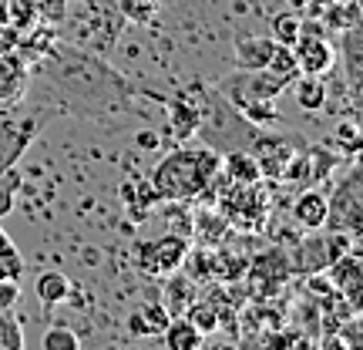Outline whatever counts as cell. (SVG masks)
I'll return each mask as SVG.
<instances>
[{"label":"cell","instance_id":"cell-1","mask_svg":"<svg viewBox=\"0 0 363 350\" xmlns=\"http://www.w3.org/2000/svg\"><path fill=\"white\" fill-rule=\"evenodd\" d=\"M34 88L48 91L67 111L94 118L98 111H131V84L104 65L101 54L81 51L74 44H54L48 61L34 71Z\"/></svg>","mask_w":363,"mask_h":350},{"label":"cell","instance_id":"cell-2","mask_svg":"<svg viewBox=\"0 0 363 350\" xmlns=\"http://www.w3.org/2000/svg\"><path fill=\"white\" fill-rule=\"evenodd\" d=\"M222 155L216 148H199V145H182L152 172V189H155L158 202H192L206 192L212 175L219 172Z\"/></svg>","mask_w":363,"mask_h":350},{"label":"cell","instance_id":"cell-3","mask_svg":"<svg viewBox=\"0 0 363 350\" xmlns=\"http://www.w3.org/2000/svg\"><path fill=\"white\" fill-rule=\"evenodd\" d=\"M125 24L128 21L118 13L115 0H71L61 21L67 44L101 58L115 51V44L125 34Z\"/></svg>","mask_w":363,"mask_h":350},{"label":"cell","instance_id":"cell-4","mask_svg":"<svg viewBox=\"0 0 363 350\" xmlns=\"http://www.w3.org/2000/svg\"><path fill=\"white\" fill-rule=\"evenodd\" d=\"M360 222H363V182H360V165L353 162L347 175L337 182L333 199H326L323 229H337V233L360 239Z\"/></svg>","mask_w":363,"mask_h":350},{"label":"cell","instance_id":"cell-5","mask_svg":"<svg viewBox=\"0 0 363 350\" xmlns=\"http://www.w3.org/2000/svg\"><path fill=\"white\" fill-rule=\"evenodd\" d=\"M357 249V239L347 233H337V229H310V236L293 249V273H310V276H320V273L330 266L333 260H340L343 253Z\"/></svg>","mask_w":363,"mask_h":350},{"label":"cell","instance_id":"cell-6","mask_svg":"<svg viewBox=\"0 0 363 350\" xmlns=\"http://www.w3.org/2000/svg\"><path fill=\"white\" fill-rule=\"evenodd\" d=\"M229 185L233 189L216 199L222 219L229 226H239V229L262 226V219H266V195H262L259 182H229Z\"/></svg>","mask_w":363,"mask_h":350},{"label":"cell","instance_id":"cell-7","mask_svg":"<svg viewBox=\"0 0 363 350\" xmlns=\"http://www.w3.org/2000/svg\"><path fill=\"white\" fill-rule=\"evenodd\" d=\"M189 246L192 243H189L185 233H169V236H158V239H148V243H138L135 266L145 276H169V273H175L182 266Z\"/></svg>","mask_w":363,"mask_h":350},{"label":"cell","instance_id":"cell-8","mask_svg":"<svg viewBox=\"0 0 363 350\" xmlns=\"http://www.w3.org/2000/svg\"><path fill=\"white\" fill-rule=\"evenodd\" d=\"M323 276L333 283V290L340 293V300L350 307L353 313H360V303H363V266H360V253L350 249L343 253L340 260H333L330 266L323 270Z\"/></svg>","mask_w":363,"mask_h":350},{"label":"cell","instance_id":"cell-9","mask_svg":"<svg viewBox=\"0 0 363 350\" xmlns=\"http://www.w3.org/2000/svg\"><path fill=\"white\" fill-rule=\"evenodd\" d=\"M38 131H40V121L34 115L30 118H4V121H0V175L21 162V155L34 145Z\"/></svg>","mask_w":363,"mask_h":350},{"label":"cell","instance_id":"cell-10","mask_svg":"<svg viewBox=\"0 0 363 350\" xmlns=\"http://www.w3.org/2000/svg\"><path fill=\"white\" fill-rule=\"evenodd\" d=\"M293 54H296L299 75H326L337 65V51L323 38V31H303L293 44Z\"/></svg>","mask_w":363,"mask_h":350},{"label":"cell","instance_id":"cell-11","mask_svg":"<svg viewBox=\"0 0 363 350\" xmlns=\"http://www.w3.org/2000/svg\"><path fill=\"white\" fill-rule=\"evenodd\" d=\"M195 300H199V283H195L192 276H189L185 270L169 273L165 290H162V307L169 310V317H182Z\"/></svg>","mask_w":363,"mask_h":350},{"label":"cell","instance_id":"cell-12","mask_svg":"<svg viewBox=\"0 0 363 350\" xmlns=\"http://www.w3.org/2000/svg\"><path fill=\"white\" fill-rule=\"evenodd\" d=\"M293 222L303 229H323L326 226V195L316 189H303L293 202Z\"/></svg>","mask_w":363,"mask_h":350},{"label":"cell","instance_id":"cell-13","mask_svg":"<svg viewBox=\"0 0 363 350\" xmlns=\"http://www.w3.org/2000/svg\"><path fill=\"white\" fill-rule=\"evenodd\" d=\"M293 88V102L303 111H323L326 108V81L323 75H296L289 81Z\"/></svg>","mask_w":363,"mask_h":350},{"label":"cell","instance_id":"cell-14","mask_svg":"<svg viewBox=\"0 0 363 350\" xmlns=\"http://www.w3.org/2000/svg\"><path fill=\"white\" fill-rule=\"evenodd\" d=\"M219 172L225 175L229 182H262V172H259V162L252 152L246 148H233V152H222V165Z\"/></svg>","mask_w":363,"mask_h":350},{"label":"cell","instance_id":"cell-15","mask_svg":"<svg viewBox=\"0 0 363 350\" xmlns=\"http://www.w3.org/2000/svg\"><path fill=\"white\" fill-rule=\"evenodd\" d=\"M71 290H74V283H71L61 270H44L38 280H34V293H38V300L44 307H61V303H67V300H71Z\"/></svg>","mask_w":363,"mask_h":350},{"label":"cell","instance_id":"cell-16","mask_svg":"<svg viewBox=\"0 0 363 350\" xmlns=\"http://www.w3.org/2000/svg\"><path fill=\"white\" fill-rule=\"evenodd\" d=\"M360 58H363V44H360V24L343 27V61H347V84H350V94L357 98L360 94Z\"/></svg>","mask_w":363,"mask_h":350},{"label":"cell","instance_id":"cell-17","mask_svg":"<svg viewBox=\"0 0 363 350\" xmlns=\"http://www.w3.org/2000/svg\"><path fill=\"white\" fill-rule=\"evenodd\" d=\"M272 51H276V40L272 38H239L235 40V65L239 67H266Z\"/></svg>","mask_w":363,"mask_h":350},{"label":"cell","instance_id":"cell-18","mask_svg":"<svg viewBox=\"0 0 363 350\" xmlns=\"http://www.w3.org/2000/svg\"><path fill=\"white\" fill-rule=\"evenodd\" d=\"M162 340H165L169 350H195V347H202L206 337H202L185 317H172L169 324H165V330H162Z\"/></svg>","mask_w":363,"mask_h":350},{"label":"cell","instance_id":"cell-19","mask_svg":"<svg viewBox=\"0 0 363 350\" xmlns=\"http://www.w3.org/2000/svg\"><path fill=\"white\" fill-rule=\"evenodd\" d=\"M24 84H27V71L21 65V58H13V54L0 58V102L17 98L24 91Z\"/></svg>","mask_w":363,"mask_h":350},{"label":"cell","instance_id":"cell-20","mask_svg":"<svg viewBox=\"0 0 363 350\" xmlns=\"http://www.w3.org/2000/svg\"><path fill=\"white\" fill-rule=\"evenodd\" d=\"M169 118H172V128H175V138H192L195 125H199V104H192L185 94L169 102Z\"/></svg>","mask_w":363,"mask_h":350},{"label":"cell","instance_id":"cell-21","mask_svg":"<svg viewBox=\"0 0 363 350\" xmlns=\"http://www.w3.org/2000/svg\"><path fill=\"white\" fill-rule=\"evenodd\" d=\"M195 229H199V239L202 246H225V236H229V222L222 219L216 209H206L199 219H195Z\"/></svg>","mask_w":363,"mask_h":350},{"label":"cell","instance_id":"cell-22","mask_svg":"<svg viewBox=\"0 0 363 350\" xmlns=\"http://www.w3.org/2000/svg\"><path fill=\"white\" fill-rule=\"evenodd\" d=\"M199 297H202V293H199ZM182 317H185V320H189V324H192L195 330L202 334V337H212V334L219 330V313H216V307H212L206 297L195 300V303L185 313H182Z\"/></svg>","mask_w":363,"mask_h":350},{"label":"cell","instance_id":"cell-23","mask_svg":"<svg viewBox=\"0 0 363 350\" xmlns=\"http://www.w3.org/2000/svg\"><path fill=\"white\" fill-rule=\"evenodd\" d=\"M24 276V256L11 236L0 229V280H21Z\"/></svg>","mask_w":363,"mask_h":350},{"label":"cell","instance_id":"cell-24","mask_svg":"<svg viewBox=\"0 0 363 350\" xmlns=\"http://www.w3.org/2000/svg\"><path fill=\"white\" fill-rule=\"evenodd\" d=\"M333 145L337 152H343L347 158H357L360 155V145H363V135H360V125L347 118V121H337V131H333Z\"/></svg>","mask_w":363,"mask_h":350},{"label":"cell","instance_id":"cell-25","mask_svg":"<svg viewBox=\"0 0 363 350\" xmlns=\"http://www.w3.org/2000/svg\"><path fill=\"white\" fill-rule=\"evenodd\" d=\"M299 34H303V21H299V17H293V13H276V17L269 21V38L276 40V44L293 48Z\"/></svg>","mask_w":363,"mask_h":350},{"label":"cell","instance_id":"cell-26","mask_svg":"<svg viewBox=\"0 0 363 350\" xmlns=\"http://www.w3.org/2000/svg\"><path fill=\"white\" fill-rule=\"evenodd\" d=\"M115 7L128 24H148L158 13V0H115Z\"/></svg>","mask_w":363,"mask_h":350},{"label":"cell","instance_id":"cell-27","mask_svg":"<svg viewBox=\"0 0 363 350\" xmlns=\"http://www.w3.org/2000/svg\"><path fill=\"white\" fill-rule=\"evenodd\" d=\"M7 24L13 31L38 27V7H34V0H7Z\"/></svg>","mask_w":363,"mask_h":350},{"label":"cell","instance_id":"cell-28","mask_svg":"<svg viewBox=\"0 0 363 350\" xmlns=\"http://www.w3.org/2000/svg\"><path fill=\"white\" fill-rule=\"evenodd\" d=\"M78 334L65 324H51L44 330V337H40V347L44 350H78Z\"/></svg>","mask_w":363,"mask_h":350},{"label":"cell","instance_id":"cell-29","mask_svg":"<svg viewBox=\"0 0 363 350\" xmlns=\"http://www.w3.org/2000/svg\"><path fill=\"white\" fill-rule=\"evenodd\" d=\"M0 350H24V330L11 310H0Z\"/></svg>","mask_w":363,"mask_h":350},{"label":"cell","instance_id":"cell-30","mask_svg":"<svg viewBox=\"0 0 363 350\" xmlns=\"http://www.w3.org/2000/svg\"><path fill=\"white\" fill-rule=\"evenodd\" d=\"M138 317H142L145 334H148V337H162V330H165V324L172 320L169 310L162 307V300H155V303H145L142 310H138Z\"/></svg>","mask_w":363,"mask_h":350},{"label":"cell","instance_id":"cell-31","mask_svg":"<svg viewBox=\"0 0 363 350\" xmlns=\"http://www.w3.org/2000/svg\"><path fill=\"white\" fill-rule=\"evenodd\" d=\"M67 4L71 0H34L38 7V21H48V24H61L67 13Z\"/></svg>","mask_w":363,"mask_h":350},{"label":"cell","instance_id":"cell-32","mask_svg":"<svg viewBox=\"0 0 363 350\" xmlns=\"http://www.w3.org/2000/svg\"><path fill=\"white\" fill-rule=\"evenodd\" d=\"M21 303V283L17 280H0V310H13Z\"/></svg>","mask_w":363,"mask_h":350}]
</instances>
